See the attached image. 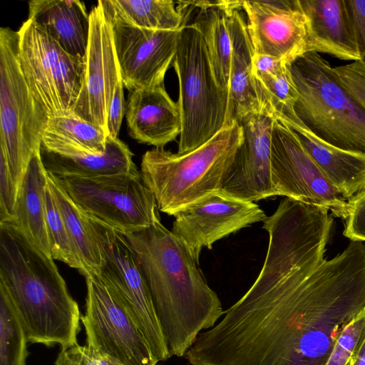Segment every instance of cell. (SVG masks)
Instances as JSON below:
<instances>
[{"mask_svg":"<svg viewBox=\"0 0 365 365\" xmlns=\"http://www.w3.org/2000/svg\"><path fill=\"white\" fill-rule=\"evenodd\" d=\"M243 140V130L233 121L201 146L186 153L161 148L146 151L140 174L154 195L158 210L169 215L221 190L223 179Z\"/></svg>","mask_w":365,"mask_h":365,"instance_id":"cell-4","label":"cell"},{"mask_svg":"<svg viewBox=\"0 0 365 365\" xmlns=\"http://www.w3.org/2000/svg\"><path fill=\"white\" fill-rule=\"evenodd\" d=\"M269 245L248 291L203 331L185 355L190 365H325L345 326L365 307V244L331 259L327 239L293 215L263 222Z\"/></svg>","mask_w":365,"mask_h":365,"instance_id":"cell-1","label":"cell"},{"mask_svg":"<svg viewBox=\"0 0 365 365\" xmlns=\"http://www.w3.org/2000/svg\"><path fill=\"white\" fill-rule=\"evenodd\" d=\"M40 155L47 173L55 177L91 178L128 173L137 168L128 145L119 138L109 136L106 149L101 154L69 157L41 148Z\"/></svg>","mask_w":365,"mask_h":365,"instance_id":"cell-24","label":"cell"},{"mask_svg":"<svg viewBox=\"0 0 365 365\" xmlns=\"http://www.w3.org/2000/svg\"><path fill=\"white\" fill-rule=\"evenodd\" d=\"M0 283L29 343L62 350L78 344L81 312L53 259L11 222H0Z\"/></svg>","mask_w":365,"mask_h":365,"instance_id":"cell-3","label":"cell"},{"mask_svg":"<svg viewBox=\"0 0 365 365\" xmlns=\"http://www.w3.org/2000/svg\"><path fill=\"white\" fill-rule=\"evenodd\" d=\"M347 365H365V336L358 344Z\"/></svg>","mask_w":365,"mask_h":365,"instance_id":"cell-40","label":"cell"},{"mask_svg":"<svg viewBox=\"0 0 365 365\" xmlns=\"http://www.w3.org/2000/svg\"><path fill=\"white\" fill-rule=\"evenodd\" d=\"M253 75L277 74L283 71L290 64L272 56L255 53L252 59Z\"/></svg>","mask_w":365,"mask_h":365,"instance_id":"cell-39","label":"cell"},{"mask_svg":"<svg viewBox=\"0 0 365 365\" xmlns=\"http://www.w3.org/2000/svg\"><path fill=\"white\" fill-rule=\"evenodd\" d=\"M56 178L83 212L123 234L147 228L160 220L154 195L137 168L91 178Z\"/></svg>","mask_w":365,"mask_h":365,"instance_id":"cell-10","label":"cell"},{"mask_svg":"<svg viewBox=\"0 0 365 365\" xmlns=\"http://www.w3.org/2000/svg\"><path fill=\"white\" fill-rule=\"evenodd\" d=\"M18 192L6 160L0 153V222L12 220Z\"/></svg>","mask_w":365,"mask_h":365,"instance_id":"cell-36","label":"cell"},{"mask_svg":"<svg viewBox=\"0 0 365 365\" xmlns=\"http://www.w3.org/2000/svg\"><path fill=\"white\" fill-rule=\"evenodd\" d=\"M255 53L291 64L308 52L309 21L300 0L242 1Z\"/></svg>","mask_w":365,"mask_h":365,"instance_id":"cell-16","label":"cell"},{"mask_svg":"<svg viewBox=\"0 0 365 365\" xmlns=\"http://www.w3.org/2000/svg\"><path fill=\"white\" fill-rule=\"evenodd\" d=\"M46 220L53 259L77 269L82 274V265L75 252L62 215L56 203L48 183L46 190Z\"/></svg>","mask_w":365,"mask_h":365,"instance_id":"cell-31","label":"cell"},{"mask_svg":"<svg viewBox=\"0 0 365 365\" xmlns=\"http://www.w3.org/2000/svg\"><path fill=\"white\" fill-rule=\"evenodd\" d=\"M123 87L121 79L117 85L108 110L107 119L108 135L113 138H118L123 118L125 114L126 105L123 94Z\"/></svg>","mask_w":365,"mask_h":365,"instance_id":"cell-38","label":"cell"},{"mask_svg":"<svg viewBox=\"0 0 365 365\" xmlns=\"http://www.w3.org/2000/svg\"><path fill=\"white\" fill-rule=\"evenodd\" d=\"M125 117L130 136L155 148H163L181 132L178 103L163 85L129 91Z\"/></svg>","mask_w":365,"mask_h":365,"instance_id":"cell-18","label":"cell"},{"mask_svg":"<svg viewBox=\"0 0 365 365\" xmlns=\"http://www.w3.org/2000/svg\"><path fill=\"white\" fill-rule=\"evenodd\" d=\"M123 235L136 255L170 356H184L199 334L223 316L220 299L187 246L160 220Z\"/></svg>","mask_w":365,"mask_h":365,"instance_id":"cell-2","label":"cell"},{"mask_svg":"<svg viewBox=\"0 0 365 365\" xmlns=\"http://www.w3.org/2000/svg\"><path fill=\"white\" fill-rule=\"evenodd\" d=\"M349 213L343 235L354 242H365V190L348 200Z\"/></svg>","mask_w":365,"mask_h":365,"instance_id":"cell-35","label":"cell"},{"mask_svg":"<svg viewBox=\"0 0 365 365\" xmlns=\"http://www.w3.org/2000/svg\"><path fill=\"white\" fill-rule=\"evenodd\" d=\"M274 195H282L331 212L346 220L348 200L329 182L297 135L283 122L274 120L271 153Z\"/></svg>","mask_w":365,"mask_h":365,"instance_id":"cell-12","label":"cell"},{"mask_svg":"<svg viewBox=\"0 0 365 365\" xmlns=\"http://www.w3.org/2000/svg\"><path fill=\"white\" fill-rule=\"evenodd\" d=\"M89 19L83 83L71 113L108 135V110L121 76L113 27L98 1L90 11Z\"/></svg>","mask_w":365,"mask_h":365,"instance_id":"cell-14","label":"cell"},{"mask_svg":"<svg viewBox=\"0 0 365 365\" xmlns=\"http://www.w3.org/2000/svg\"><path fill=\"white\" fill-rule=\"evenodd\" d=\"M48 177L40 153L34 155L19 189L12 220L7 222L14 223L35 246L52 257L46 220Z\"/></svg>","mask_w":365,"mask_h":365,"instance_id":"cell-23","label":"cell"},{"mask_svg":"<svg viewBox=\"0 0 365 365\" xmlns=\"http://www.w3.org/2000/svg\"><path fill=\"white\" fill-rule=\"evenodd\" d=\"M232 41L230 71V106L231 118L240 121L252 113H264L253 75L254 49L247 22L240 10L229 16Z\"/></svg>","mask_w":365,"mask_h":365,"instance_id":"cell-22","label":"cell"},{"mask_svg":"<svg viewBox=\"0 0 365 365\" xmlns=\"http://www.w3.org/2000/svg\"><path fill=\"white\" fill-rule=\"evenodd\" d=\"M19 33L0 28V153L18 188L40 153L48 116L32 95L19 60Z\"/></svg>","mask_w":365,"mask_h":365,"instance_id":"cell-7","label":"cell"},{"mask_svg":"<svg viewBox=\"0 0 365 365\" xmlns=\"http://www.w3.org/2000/svg\"><path fill=\"white\" fill-rule=\"evenodd\" d=\"M333 71L341 85L365 110V63L356 61L333 67Z\"/></svg>","mask_w":365,"mask_h":365,"instance_id":"cell-33","label":"cell"},{"mask_svg":"<svg viewBox=\"0 0 365 365\" xmlns=\"http://www.w3.org/2000/svg\"><path fill=\"white\" fill-rule=\"evenodd\" d=\"M263 113L272 118L296 113L297 88L289 66L279 73L254 75Z\"/></svg>","mask_w":365,"mask_h":365,"instance_id":"cell-30","label":"cell"},{"mask_svg":"<svg viewBox=\"0 0 365 365\" xmlns=\"http://www.w3.org/2000/svg\"><path fill=\"white\" fill-rule=\"evenodd\" d=\"M171 232L188 248L199 264L204 247L267 217L259 206L222 190L212 192L173 215Z\"/></svg>","mask_w":365,"mask_h":365,"instance_id":"cell-13","label":"cell"},{"mask_svg":"<svg viewBox=\"0 0 365 365\" xmlns=\"http://www.w3.org/2000/svg\"><path fill=\"white\" fill-rule=\"evenodd\" d=\"M274 120L265 113H252L239 121L243 140L223 179L222 191L251 202L275 196L271 174Z\"/></svg>","mask_w":365,"mask_h":365,"instance_id":"cell-17","label":"cell"},{"mask_svg":"<svg viewBox=\"0 0 365 365\" xmlns=\"http://www.w3.org/2000/svg\"><path fill=\"white\" fill-rule=\"evenodd\" d=\"M365 336V307L343 329L325 365H347L359 341Z\"/></svg>","mask_w":365,"mask_h":365,"instance_id":"cell-32","label":"cell"},{"mask_svg":"<svg viewBox=\"0 0 365 365\" xmlns=\"http://www.w3.org/2000/svg\"><path fill=\"white\" fill-rule=\"evenodd\" d=\"M309 21L308 52L361 60L345 0H300Z\"/></svg>","mask_w":365,"mask_h":365,"instance_id":"cell-20","label":"cell"},{"mask_svg":"<svg viewBox=\"0 0 365 365\" xmlns=\"http://www.w3.org/2000/svg\"><path fill=\"white\" fill-rule=\"evenodd\" d=\"M28 343L21 321L0 283V365H26Z\"/></svg>","mask_w":365,"mask_h":365,"instance_id":"cell-29","label":"cell"},{"mask_svg":"<svg viewBox=\"0 0 365 365\" xmlns=\"http://www.w3.org/2000/svg\"><path fill=\"white\" fill-rule=\"evenodd\" d=\"M355 41L365 63V0H345Z\"/></svg>","mask_w":365,"mask_h":365,"instance_id":"cell-37","label":"cell"},{"mask_svg":"<svg viewBox=\"0 0 365 365\" xmlns=\"http://www.w3.org/2000/svg\"><path fill=\"white\" fill-rule=\"evenodd\" d=\"M178 81L180 118L178 153L210 140L231 118L230 92L217 82L204 39L192 24L183 25L172 65Z\"/></svg>","mask_w":365,"mask_h":365,"instance_id":"cell-6","label":"cell"},{"mask_svg":"<svg viewBox=\"0 0 365 365\" xmlns=\"http://www.w3.org/2000/svg\"><path fill=\"white\" fill-rule=\"evenodd\" d=\"M55 365H124L118 360L101 355L90 349L86 345L76 344L61 350Z\"/></svg>","mask_w":365,"mask_h":365,"instance_id":"cell-34","label":"cell"},{"mask_svg":"<svg viewBox=\"0 0 365 365\" xmlns=\"http://www.w3.org/2000/svg\"><path fill=\"white\" fill-rule=\"evenodd\" d=\"M229 16L224 10L217 8L198 9L192 24L199 30L204 39L217 83L230 92L232 46Z\"/></svg>","mask_w":365,"mask_h":365,"instance_id":"cell-28","label":"cell"},{"mask_svg":"<svg viewBox=\"0 0 365 365\" xmlns=\"http://www.w3.org/2000/svg\"><path fill=\"white\" fill-rule=\"evenodd\" d=\"M48 175V185L62 215L75 252L82 265V275L87 277L91 274H98L102 260L85 213L72 200L56 178L49 173Z\"/></svg>","mask_w":365,"mask_h":365,"instance_id":"cell-27","label":"cell"},{"mask_svg":"<svg viewBox=\"0 0 365 365\" xmlns=\"http://www.w3.org/2000/svg\"><path fill=\"white\" fill-rule=\"evenodd\" d=\"M86 279V311L81 318L86 345L124 365H157L147 339L118 295L98 274Z\"/></svg>","mask_w":365,"mask_h":365,"instance_id":"cell-11","label":"cell"},{"mask_svg":"<svg viewBox=\"0 0 365 365\" xmlns=\"http://www.w3.org/2000/svg\"><path fill=\"white\" fill-rule=\"evenodd\" d=\"M110 24L124 87L132 91L163 85L177 53L182 28L150 30Z\"/></svg>","mask_w":365,"mask_h":365,"instance_id":"cell-15","label":"cell"},{"mask_svg":"<svg viewBox=\"0 0 365 365\" xmlns=\"http://www.w3.org/2000/svg\"><path fill=\"white\" fill-rule=\"evenodd\" d=\"M85 215L102 260L98 275L120 298L158 361L168 359L171 356L167 341L133 247L123 233Z\"/></svg>","mask_w":365,"mask_h":365,"instance_id":"cell-9","label":"cell"},{"mask_svg":"<svg viewBox=\"0 0 365 365\" xmlns=\"http://www.w3.org/2000/svg\"><path fill=\"white\" fill-rule=\"evenodd\" d=\"M71 55L85 57L90 19L85 4L78 0H32L29 18Z\"/></svg>","mask_w":365,"mask_h":365,"instance_id":"cell-21","label":"cell"},{"mask_svg":"<svg viewBox=\"0 0 365 365\" xmlns=\"http://www.w3.org/2000/svg\"><path fill=\"white\" fill-rule=\"evenodd\" d=\"M108 135L73 113L48 117L41 148L60 155L80 157L103 153Z\"/></svg>","mask_w":365,"mask_h":365,"instance_id":"cell-25","label":"cell"},{"mask_svg":"<svg viewBox=\"0 0 365 365\" xmlns=\"http://www.w3.org/2000/svg\"><path fill=\"white\" fill-rule=\"evenodd\" d=\"M107 19L150 30H177L183 16L170 0H99Z\"/></svg>","mask_w":365,"mask_h":365,"instance_id":"cell-26","label":"cell"},{"mask_svg":"<svg viewBox=\"0 0 365 365\" xmlns=\"http://www.w3.org/2000/svg\"><path fill=\"white\" fill-rule=\"evenodd\" d=\"M289 69L299 94L294 110L302 122L331 145L365 153V110L341 85L329 61L307 52Z\"/></svg>","mask_w":365,"mask_h":365,"instance_id":"cell-5","label":"cell"},{"mask_svg":"<svg viewBox=\"0 0 365 365\" xmlns=\"http://www.w3.org/2000/svg\"><path fill=\"white\" fill-rule=\"evenodd\" d=\"M18 33L19 63L34 97L48 117L71 113L83 83L84 58L67 53L29 19Z\"/></svg>","mask_w":365,"mask_h":365,"instance_id":"cell-8","label":"cell"},{"mask_svg":"<svg viewBox=\"0 0 365 365\" xmlns=\"http://www.w3.org/2000/svg\"><path fill=\"white\" fill-rule=\"evenodd\" d=\"M275 119L295 132L329 182L344 199L365 190V153L344 150L323 140L296 113Z\"/></svg>","mask_w":365,"mask_h":365,"instance_id":"cell-19","label":"cell"}]
</instances>
